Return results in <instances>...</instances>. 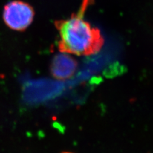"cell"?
Instances as JSON below:
<instances>
[{"label": "cell", "mask_w": 153, "mask_h": 153, "mask_svg": "<svg viewBox=\"0 0 153 153\" xmlns=\"http://www.w3.org/2000/svg\"><path fill=\"white\" fill-rule=\"evenodd\" d=\"M88 1L77 13L55 22L59 34L58 47L63 53L90 56L97 53L102 47L103 38L101 32L83 19Z\"/></svg>", "instance_id": "obj_1"}, {"label": "cell", "mask_w": 153, "mask_h": 153, "mask_svg": "<svg viewBox=\"0 0 153 153\" xmlns=\"http://www.w3.org/2000/svg\"><path fill=\"white\" fill-rule=\"evenodd\" d=\"M35 11L30 4L19 0L9 2L4 7L3 19L7 27L14 31H22L31 25Z\"/></svg>", "instance_id": "obj_2"}, {"label": "cell", "mask_w": 153, "mask_h": 153, "mask_svg": "<svg viewBox=\"0 0 153 153\" xmlns=\"http://www.w3.org/2000/svg\"><path fill=\"white\" fill-rule=\"evenodd\" d=\"M77 68V63L72 57L65 54L57 55L52 61L51 72L54 78L66 80L72 76Z\"/></svg>", "instance_id": "obj_3"}, {"label": "cell", "mask_w": 153, "mask_h": 153, "mask_svg": "<svg viewBox=\"0 0 153 153\" xmlns=\"http://www.w3.org/2000/svg\"><path fill=\"white\" fill-rule=\"evenodd\" d=\"M61 153H73V152H67V151H65V152H62Z\"/></svg>", "instance_id": "obj_4"}]
</instances>
